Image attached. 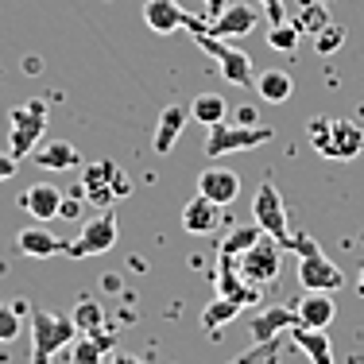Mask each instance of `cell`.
Returning <instances> with one entry per match:
<instances>
[{"label":"cell","instance_id":"obj_1","mask_svg":"<svg viewBox=\"0 0 364 364\" xmlns=\"http://www.w3.org/2000/svg\"><path fill=\"white\" fill-rule=\"evenodd\" d=\"M306 140L322 159L349 163L364 151V128L345 120V117H314L306 124Z\"/></svg>","mask_w":364,"mask_h":364},{"label":"cell","instance_id":"obj_2","mask_svg":"<svg viewBox=\"0 0 364 364\" xmlns=\"http://www.w3.org/2000/svg\"><path fill=\"white\" fill-rule=\"evenodd\" d=\"M77 190L85 194V202H90L93 210H112L117 202H124V198L132 194V178L124 175V167H120V163L97 159V163H90V167H85Z\"/></svg>","mask_w":364,"mask_h":364},{"label":"cell","instance_id":"obj_3","mask_svg":"<svg viewBox=\"0 0 364 364\" xmlns=\"http://www.w3.org/2000/svg\"><path fill=\"white\" fill-rule=\"evenodd\" d=\"M77 337V326L70 314H50V310L36 306L31 310V364H50V357L70 349Z\"/></svg>","mask_w":364,"mask_h":364},{"label":"cell","instance_id":"obj_4","mask_svg":"<svg viewBox=\"0 0 364 364\" xmlns=\"http://www.w3.org/2000/svg\"><path fill=\"white\" fill-rule=\"evenodd\" d=\"M294 252H299V287H302V291H326V294H333L337 287H345L341 267L329 264V256L318 248L314 237L299 232V240H294Z\"/></svg>","mask_w":364,"mask_h":364},{"label":"cell","instance_id":"obj_5","mask_svg":"<svg viewBox=\"0 0 364 364\" xmlns=\"http://www.w3.org/2000/svg\"><path fill=\"white\" fill-rule=\"evenodd\" d=\"M8 151L16 155V159H28L31 151L43 144V132H47V101L31 97L23 101V105H16L8 112Z\"/></svg>","mask_w":364,"mask_h":364},{"label":"cell","instance_id":"obj_6","mask_svg":"<svg viewBox=\"0 0 364 364\" xmlns=\"http://www.w3.org/2000/svg\"><path fill=\"white\" fill-rule=\"evenodd\" d=\"M252 221L267 232V237L279 240L287 252H294V240H299V232L291 229V221H287V202H283V194L272 186V182H259V190H256V198H252Z\"/></svg>","mask_w":364,"mask_h":364},{"label":"cell","instance_id":"obj_7","mask_svg":"<svg viewBox=\"0 0 364 364\" xmlns=\"http://www.w3.org/2000/svg\"><path fill=\"white\" fill-rule=\"evenodd\" d=\"M194 31V43L205 50V55L213 58V63L221 66V74H225V82H232V85H256V70H252V58H248V50H240V47H229L221 36H210L205 28H190Z\"/></svg>","mask_w":364,"mask_h":364},{"label":"cell","instance_id":"obj_8","mask_svg":"<svg viewBox=\"0 0 364 364\" xmlns=\"http://www.w3.org/2000/svg\"><path fill=\"white\" fill-rule=\"evenodd\" d=\"M275 136V128L267 124H213L210 132H205V155L210 159H221V155L229 151H252V147L267 144Z\"/></svg>","mask_w":364,"mask_h":364},{"label":"cell","instance_id":"obj_9","mask_svg":"<svg viewBox=\"0 0 364 364\" xmlns=\"http://www.w3.org/2000/svg\"><path fill=\"white\" fill-rule=\"evenodd\" d=\"M283 252H287V248H283L275 237L264 232L245 256H237V267H240V275H245L252 287H267V283H275L283 275Z\"/></svg>","mask_w":364,"mask_h":364},{"label":"cell","instance_id":"obj_10","mask_svg":"<svg viewBox=\"0 0 364 364\" xmlns=\"http://www.w3.org/2000/svg\"><path fill=\"white\" fill-rule=\"evenodd\" d=\"M117 213L112 210H101L97 218H90L82 225V232L66 245V256L70 259H85V256H101V252H109L112 245H117Z\"/></svg>","mask_w":364,"mask_h":364},{"label":"cell","instance_id":"obj_11","mask_svg":"<svg viewBox=\"0 0 364 364\" xmlns=\"http://www.w3.org/2000/svg\"><path fill=\"white\" fill-rule=\"evenodd\" d=\"M194 23H198V28H205L210 36L237 39V36H248V31L256 28V23H259V12H256L252 4H229L221 16H213V20H194V16H190L186 28H194Z\"/></svg>","mask_w":364,"mask_h":364},{"label":"cell","instance_id":"obj_12","mask_svg":"<svg viewBox=\"0 0 364 364\" xmlns=\"http://www.w3.org/2000/svg\"><path fill=\"white\" fill-rule=\"evenodd\" d=\"M198 194L218 202L225 210V205H232L240 198V175L232 167H205L202 175H198Z\"/></svg>","mask_w":364,"mask_h":364},{"label":"cell","instance_id":"obj_13","mask_svg":"<svg viewBox=\"0 0 364 364\" xmlns=\"http://www.w3.org/2000/svg\"><path fill=\"white\" fill-rule=\"evenodd\" d=\"M63 190L50 186V182H36V186H28L20 194V210L31 213V221H55L58 213H63Z\"/></svg>","mask_w":364,"mask_h":364},{"label":"cell","instance_id":"obj_14","mask_svg":"<svg viewBox=\"0 0 364 364\" xmlns=\"http://www.w3.org/2000/svg\"><path fill=\"white\" fill-rule=\"evenodd\" d=\"M66 245H70V240H63V237H55V232H47L43 225H28V229H20V237H16V252L28 256V259L66 256Z\"/></svg>","mask_w":364,"mask_h":364},{"label":"cell","instance_id":"obj_15","mask_svg":"<svg viewBox=\"0 0 364 364\" xmlns=\"http://www.w3.org/2000/svg\"><path fill=\"white\" fill-rule=\"evenodd\" d=\"M218 225H221V205L210 202V198L194 194L182 205V229L190 237H210V232H218Z\"/></svg>","mask_w":364,"mask_h":364},{"label":"cell","instance_id":"obj_16","mask_svg":"<svg viewBox=\"0 0 364 364\" xmlns=\"http://www.w3.org/2000/svg\"><path fill=\"white\" fill-rule=\"evenodd\" d=\"M186 120H190V109H186V105H167V109L159 112V120H155V136H151L155 155H167L171 147L178 144V136H182V128H186Z\"/></svg>","mask_w":364,"mask_h":364},{"label":"cell","instance_id":"obj_17","mask_svg":"<svg viewBox=\"0 0 364 364\" xmlns=\"http://www.w3.org/2000/svg\"><path fill=\"white\" fill-rule=\"evenodd\" d=\"M190 16L182 12L175 0H147L144 4V23L155 31V36H175L178 28H186Z\"/></svg>","mask_w":364,"mask_h":364},{"label":"cell","instance_id":"obj_18","mask_svg":"<svg viewBox=\"0 0 364 364\" xmlns=\"http://www.w3.org/2000/svg\"><path fill=\"white\" fill-rule=\"evenodd\" d=\"M218 294H225V299H237L240 306H248V302L259 299V291L245 279V275H240V267H237V259H232V256H221V267H218Z\"/></svg>","mask_w":364,"mask_h":364},{"label":"cell","instance_id":"obj_19","mask_svg":"<svg viewBox=\"0 0 364 364\" xmlns=\"http://www.w3.org/2000/svg\"><path fill=\"white\" fill-rule=\"evenodd\" d=\"M291 326H299L294 306H264L252 322H248V329H252V341H272V337H279L283 329H291Z\"/></svg>","mask_w":364,"mask_h":364},{"label":"cell","instance_id":"obj_20","mask_svg":"<svg viewBox=\"0 0 364 364\" xmlns=\"http://www.w3.org/2000/svg\"><path fill=\"white\" fill-rule=\"evenodd\" d=\"M294 349L302 357H310V364H333V345H329L326 329H310V326H291L287 329Z\"/></svg>","mask_w":364,"mask_h":364},{"label":"cell","instance_id":"obj_21","mask_svg":"<svg viewBox=\"0 0 364 364\" xmlns=\"http://www.w3.org/2000/svg\"><path fill=\"white\" fill-rule=\"evenodd\" d=\"M74 326H77V333H85V337H93V341L101 345V349H112V337L105 333V310H101V302H93V299H82L74 306Z\"/></svg>","mask_w":364,"mask_h":364},{"label":"cell","instance_id":"obj_22","mask_svg":"<svg viewBox=\"0 0 364 364\" xmlns=\"http://www.w3.org/2000/svg\"><path fill=\"white\" fill-rule=\"evenodd\" d=\"M294 314H299V326H310V329H326L333 322V299H329L326 291H306L299 299V306H294Z\"/></svg>","mask_w":364,"mask_h":364},{"label":"cell","instance_id":"obj_23","mask_svg":"<svg viewBox=\"0 0 364 364\" xmlns=\"http://www.w3.org/2000/svg\"><path fill=\"white\" fill-rule=\"evenodd\" d=\"M31 163L43 171H70L77 167V147L74 144H66V140H47V144H39L36 151H31Z\"/></svg>","mask_w":364,"mask_h":364},{"label":"cell","instance_id":"obj_24","mask_svg":"<svg viewBox=\"0 0 364 364\" xmlns=\"http://www.w3.org/2000/svg\"><path fill=\"white\" fill-rule=\"evenodd\" d=\"M256 93L264 101H272V105H283V101H291L294 82L287 70H264V74H256Z\"/></svg>","mask_w":364,"mask_h":364},{"label":"cell","instance_id":"obj_25","mask_svg":"<svg viewBox=\"0 0 364 364\" xmlns=\"http://www.w3.org/2000/svg\"><path fill=\"white\" fill-rule=\"evenodd\" d=\"M240 310H245V306H240L237 299H225V294H218V299L202 310V329H205V333H218V329H225V326L232 322V318H240Z\"/></svg>","mask_w":364,"mask_h":364},{"label":"cell","instance_id":"obj_26","mask_svg":"<svg viewBox=\"0 0 364 364\" xmlns=\"http://www.w3.org/2000/svg\"><path fill=\"white\" fill-rule=\"evenodd\" d=\"M225 112H229V105H225L221 93H198L194 105H190V120L213 128V124H221V120H225Z\"/></svg>","mask_w":364,"mask_h":364},{"label":"cell","instance_id":"obj_27","mask_svg":"<svg viewBox=\"0 0 364 364\" xmlns=\"http://www.w3.org/2000/svg\"><path fill=\"white\" fill-rule=\"evenodd\" d=\"M259 237H264V229H259L256 221H252V225H237V229L225 232V240H221V256H232V259L245 256Z\"/></svg>","mask_w":364,"mask_h":364},{"label":"cell","instance_id":"obj_28","mask_svg":"<svg viewBox=\"0 0 364 364\" xmlns=\"http://www.w3.org/2000/svg\"><path fill=\"white\" fill-rule=\"evenodd\" d=\"M294 28H299L302 36H306V31H310V36H322V31L329 28L326 4H306V8L299 12V20H294Z\"/></svg>","mask_w":364,"mask_h":364},{"label":"cell","instance_id":"obj_29","mask_svg":"<svg viewBox=\"0 0 364 364\" xmlns=\"http://www.w3.org/2000/svg\"><path fill=\"white\" fill-rule=\"evenodd\" d=\"M240 364H279V337H272V341H252V349L240 357Z\"/></svg>","mask_w":364,"mask_h":364},{"label":"cell","instance_id":"obj_30","mask_svg":"<svg viewBox=\"0 0 364 364\" xmlns=\"http://www.w3.org/2000/svg\"><path fill=\"white\" fill-rule=\"evenodd\" d=\"M299 36H302V31L294 28V23H272L267 47H275V50H294V47H299Z\"/></svg>","mask_w":364,"mask_h":364},{"label":"cell","instance_id":"obj_31","mask_svg":"<svg viewBox=\"0 0 364 364\" xmlns=\"http://www.w3.org/2000/svg\"><path fill=\"white\" fill-rule=\"evenodd\" d=\"M101 345L93 341V337H74V345H70V357L74 364H101Z\"/></svg>","mask_w":364,"mask_h":364},{"label":"cell","instance_id":"obj_32","mask_svg":"<svg viewBox=\"0 0 364 364\" xmlns=\"http://www.w3.org/2000/svg\"><path fill=\"white\" fill-rule=\"evenodd\" d=\"M20 337V310L16 306H0V345Z\"/></svg>","mask_w":364,"mask_h":364},{"label":"cell","instance_id":"obj_33","mask_svg":"<svg viewBox=\"0 0 364 364\" xmlns=\"http://www.w3.org/2000/svg\"><path fill=\"white\" fill-rule=\"evenodd\" d=\"M341 43H345V31L326 28V31H322V39H318V50H322V55H329V50H333V47H341Z\"/></svg>","mask_w":364,"mask_h":364},{"label":"cell","instance_id":"obj_34","mask_svg":"<svg viewBox=\"0 0 364 364\" xmlns=\"http://www.w3.org/2000/svg\"><path fill=\"white\" fill-rule=\"evenodd\" d=\"M16 171H20V159H16L12 151H0V182L16 178Z\"/></svg>","mask_w":364,"mask_h":364},{"label":"cell","instance_id":"obj_35","mask_svg":"<svg viewBox=\"0 0 364 364\" xmlns=\"http://www.w3.org/2000/svg\"><path fill=\"white\" fill-rule=\"evenodd\" d=\"M259 8L267 12V20H272V23H283V16H287V8H283V0H259Z\"/></svg>","mask_w":364,"mask_h":364},{"label":"cell","instance_id":"obj_36","mask_svg":"<svg viewBox=\"0 0 364 364\" xmlns=\"http://www.w3.org/2000/svg\"><path fill=\"white\" fill-rule=\"evenodd\" d=\"M210 4V12H205V20H213V16H221L225 8H229V0H205Z\"/></svg>","mask_w":364,"mask_h":364},{"label":"cell","instance_id":"obj_37","mask_svg":"<svg viewBox=\"0 0 364 364\" xmlns=\"http://www.w3.org/2000/svg\"><path fill=\"white\" fill-rule=\"evenodd\" d=\"M112 364H144V360L132 357V353H117V357H112Z\"/></svg>","mask_w":364,"mask_h":364},{"label":"cell","instance_id":"obj_38","mask_svg":"<svg viewBox=\"0 0 364 364\" xmlns=\"http://www.w3.org/2000/svg\"><path fill=\"white\" fill-rule=\"evenodd\" d=\"M240 124H259V120H256V109H240Z\"/></svg>","mask_w":364,"mask_h":364},{"label":"cell","instance_id":"obj_39","mask_svg":"<svg viewBox=\"0 0 364 364\" xmlns=\"http://www.w3.org/2000/svg\"><path fill=\"white\" fill-rule=\"evenodd\" d=\"M357 294L364 299V264H360V275H357Z\"/></svg>","mask_w":364,"mask_h":364},{"label":"cell","instance_id":"obj_40","mask_svg":"<svg viewBox=\"0 0 364 364\" xmlns=\"http://www.w3.org/2000/svg\"><path fill=\"white\" fill-rule=\"evenodd\" d=\"M229 364H240V357H237V360H229Z\"/></svg>","mask_w":364,"mask_h":364}]
</instances>
